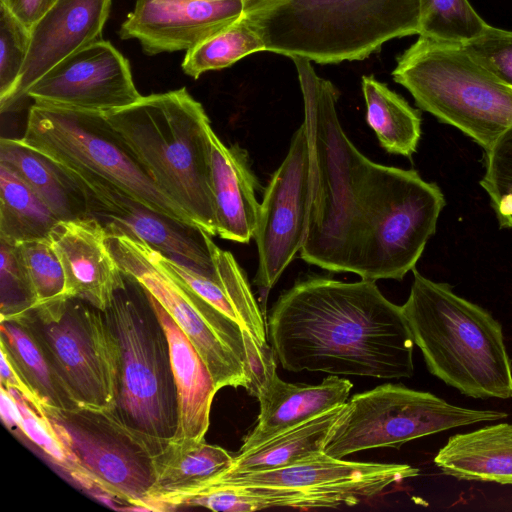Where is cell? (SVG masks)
I'll list each match as a JSON object with an SVG mask.
<instances>
[{"label":"cell","mask_w":512,"mask_h":512,"mask_svg":"<svg viewBox=\"0 0 512 512\" xmlns=\"http://www.w3.org/2000/svg\"><path fill=\"white\" fill-rule=\"evenodd\" d=\"M105 118L158 188L210 236H216L210 120L185 87L142 96Z\"/></svg>","instance_id":"3"},{"label":"cell","mask_w":512,"mask_h":512,"mask_svg":"<svg viewBox=\"0 0 512 512\" xmlns=\"http://www.w3.org/2000/svg\"><path fill=\"white\" fill-rule=\"evenodd\" d=\"M1 315L21 314L34 307V296L18 245L0 239Z\"/></svg>","instance_id":"37"},{"label":"cell","mask_w":512,"mask_h":512,"mask_svg":"<svg viewBox=\"0 0 512 512\" xmlns=\"http://www.w3.org/2000/svg\"><path fill=\"white\" fill-rule=\"evenodd\" d=\"M17 245L33 292V308L69 298L66 295L63 268L49 238Z\"/></svg>","instance_id":"33"},{"label":"cell","mask_w":512,"mask_h":512,"mask_svg":"<svg viewBox=\"0 0 512 512\" xmlns=\"http://www.w3.org/2000/svg\"><path fill=\"white\" fill-rule=\"evenodd\" d=\"M197 1L218 2V1H229V0H197ZM245 1H248V0H245Z\"/></svg>","instance_id":"42"},{"label":"cell","mask_w":512,"mask_h":512,"mask_svg":"<svg viewBox=\"0 0 512 512\" xmlns=\"http://www.w3.org/2000/svg\"><path fill=\"white\" fill-rule=\"evenodd\" d=\"M111 0H57L30 29L28 55L9 100V111L27 97L30 86L57 63L102 39Z\"/></svg>","instance_id":"18"},{"label":"cell","mask_w":512,"mask_h":512,"mask_svg":"<svg viewBox=\"0 0 512 512\" xmlns=\"http://www.w3.org/2000/svg\"><path fill=\"white\" fill-rule=\"evenodd\" d=\"M488 26L468 0H419V36L464 44Z\"/></svg>","instance_id":"32"},{"label":"cell","mask_w":512,"mask_h":512,"mask_svg":"<svg viewBox=\"0 0 512 512\" xmlns=\"http://www.w3.org/2000/svg\"><path fill=\"white\" fill-rule=\"evenodd\" d=\"M106 241L124 276L152 294L189 338L218 391L224 387L249 391L248 344L254 337L160 266L146 243L108 234Z\"/></svg>","instance_id":"9"},{"label":"cell","mask_w":512,"mask_h":512,"mask_svg":"<svg viewBox=\"0 0 512 512\" xmlns=\"http://www.w3.org/2000/svg\"><path fill=\"white\" fill-rule=\"evenodd\" d=\"M435 465L460 480L512 485V424L455 434L438 451Z\"/></svg>","instance_id":"24"},{"label":"cell","mask_w":512,"mask_h":512,"mask_svg":"<svg viewBox=\"0 0 512 512\" xmlns=\"http://www.w3.org/2000/svg\"><path fill=\"white\" fill-rule=\"evenodd\" d=\"M259 51H265V44L244 13L228 27L186 51L182 69L197 79L207 71L229 67Z\"/></svg>","instance_id":"31"},{"label":"cell","mask_w":512,"mask_h":512,"mask_svg":"<svg viewBox=\"0 0 512 512\" xmlns=\"http://www.w3.org/2000/svg\"><path fill=\"white\" fill-rule=\"evenodd\" d=\"M0 332V346L21 371L43 408H79L21 314L1 315Z\"/></svg>","instance_id":"27"},{"label":"cell","mask_w":512,"mask_h":512,"mask_svg":"<svg viewBox=\"0 0 512 512\" xmlns=\"http://www.w3.org/2000/svg\"><path fill=\"white\" fill-rule=\"evenodd\" d=\"M35 104L107 113L133 104L138 92L126 59L103 39L75 51L28 89Z\"/></svg>","instance_id":"15"},{"label":"cell","mask_w":512,"mask_h":512,"mask_svg":"<svg viewBox=\"0 0 512 512\" xmlns=\"http://www.w3.org/2000/svg\"><path fill=\"white\" fill-rule=\"evenodd\" d=\"M209 246L213 267L208 272H199L153 248L151 254L160 266L237 322L260 344H268L265 316L252 292L245 271L232 253L218 247L212 238Z\"/></svg>","instance_id":"21"},{"label":"cell","mask_w":512,"mask_h":512,"mask_svg":"<svg viewBox=\"0 0 512 512\" xmlns=\"http://www.w3.org/2000/svg\"><path fill=\"white\" fill-rule=\"evenodd\" d=\"M418 474L419 470L408 464L348 461L319 452L279 469L255 473L226 469L213 478L233 485L295 490L315 500L320 508H335L357 505Z\"/></svg>","instance_id":"14"},{"label":"cell","mask_w":512,"mask_h":512,"mask_svg":"<svg viewBox=\"0 0 512 512\" xmlns=\"http://www.w3.org/2000/svg\"><path fill=\"white\" fill-rule=\"evenodd\" d=\"M0 163L24 180L60 221L90 217L84 192L71 173L19 138H1Z\"/></svg>","instance_id":"25"},{"label":"cell","mask_w":512,"mask_h":512,"mask_svg":"<svg viewBox=\"0 0 512 512\" xmlns=\"http://www.w3.org/2000/svg\"><path fill=\"white\" fill-rule=\"evenodd\" d=\"M480 185L489 196L500 227L512 229V128L485 150Z\"/></svg>","instance_id":"34"},{"label":"cell","mask_w":512,"mask_h":512,"mask_svg":"<svg viewBox=\"0 0 512 512\" xmlns=\"http://www.w3.org/2000/svg\"><path fill=\"white\" fill-rule=\"evenodd\" d=\"M394 81L416 105L470 137L484 151L512 128V86L459 43L419 36L397 59Z\"/></svg>","instance_id":"6"},{"label":"cell","mask_w":512,"mask_h":512,"mask_svg":"<svg viewBox=\"0 0 512 512\" xmlns=\"http://www.w3.org/2000/svg\"><path fill=\"white\" fill-rule=\"evenodd\" d=\"M361 88L367 124L381 148L390 154L411 158L421 138L420 111L372 75L362 77Z\"/></svg>","instance_id":"28"},{"label":"cell","mask_w":512,"mask_h":512,"mask_svg":"<svg viewBox=\"0 0 512 512\" xmlns=\"http://www.w3.org/2000/svg\"><path fill=\"white\" fill-rule=\"evenodd\" d=\"M106 238L105 229L92 217L58 221L49 235L63 268L67 297L79 298L102 311L126 285Z\"/></svg>","instance_id":"19"},{"label":"cell","mask_w":512,"mask_h":512,"mask_svg":"<svg viewBox=\"0 0 512 512\" xmlns=\"http://www.w3.org/2000/svg\"><path fill=\"white\" fill-rule=\"evenodd\" d=\"M21 315L75 403L84 408L114 410L120 350L104 312L71 297Z\"/></svg>","instance_id":"10"},{"label":"cell","mask_w":512,"mask_h":512,"mask_svg":"<svg viewBox=\"0 0 512 512\" xmlns=\"http://www.w3.org/2000/svg\"><path fill=\"white\" fill-rule=\"evenodd\" d=\"M345 404L317 415L263 444L234 456L230 471L255 473L293 465L304 458L324 452L332 429Z\"/></svg>","instance_id":"26"},{"label":"cell","mask_w":512,"mask_h":512,"mask_svg":"<svg viewBox=\"0 0 512 512\" xmlns=\"http://www.w3.org/2000/svg\"><path fill=\"white\" fill-rule=\"evenodd\" d=\"M127 278V277H126ZM119 345L116 415L129 427L167 441L178 426L169 341L142 286L127 278L103 311Z\"/></svg>","instance_id":"7"},{"label":"cell","mask_w":512,"mask_h":512,"mask_svg":"<svg viewBox=\"0 0 512 512\" xmlns=\"http://www.w3.org/2000/svg\"><path fill=\"white\" fill-rule=\"evenodd\" d=\"M233 459L227 450L205 439L172 438L155 455L156 481L150 492L201 482L228 469Z\"/></svg>","instance_id":"30"},{"label":"cell","mask_w":512,"mask_h":512,"mask_svg":"<svg viewBox=\"0 0 512 512\" xmlns=\"http://www.w3.org/2000/svg\"><path fill=\"white\" fill-rule=\"evenodd\" d=\"M69 172L84 192L89 216L96 219L108 235H124L144 242L162 255L199 272L212 269L209 246L212 236L201 228L159 214L108 184Z\"/></svg>","instance_id":"16"},{"label":"cell","mask_w":512,"mask_h":512,"mask_svg":"<svg viewBox=\"0 0 512 512\" xmlns=\"http://www.w3.org/2000/svg\"><path fill=\"white\" fill-rule=\"evenodd\" d=\"M1 403V417L5 426L12 432L18 435H23L22 431V418L20 410L10 392L1 386L0 392ZM24 436V435H23Z\"/></svg>","instance_id":"41"},{"label":"cell","mask_w":512,"mask_h":512,"mask_svg":"<svg viewBox=\"0 0 512 512\" xmlns=\"http://www.w3.org/2000/svg\"><path fill=\"white\" fill-rule=\"evenodd\" d=\"M266 331L287 371L380 379L414 372L415 343L402 306L375 281L300 279L270 309Z\"/></svg>","instance_id":"1"},{"label":"cell","mask_w":512,"mask_h":512,"mask_svg":"<svg viewBox=\"0 0 512 512\" xmlns=\"http://www.w3.org/2000/svg\"><path fill=\"white\" fill-rule=\"evenodd\" d=\"M19 139L73 173L108 184L159 214L198 227L158 188L103 113L34 103Z\"/></svg>","instance_id":"8"},{"label":"cell","mask_w":512,"mask_h":512,"mask_svg":"<svg viewBox=\"0 0 512 512\" xmlns=\"http://www.w3.org/2000/svg\"><path fill=\"white\" fill-rule=\"evenodd\" d=\"M144 290L169 341L178 399V426L174 438L202 440L209 428L211 405L218 389L189 338L157 299Z\"/></svg>","instance_id":"23"},{"label":"cell","mask_w":512,"mask_h":512,"mask_svg":"<svg viewBox=\"0 0 512 512\" xmlns=\"http://www.w3.org/2000/svg\"><path fill=\"white\" fill-rule=\"evenodd\" d=\"M58 221L41 197L0 163V239L14 245L47 239Z\"/></svg>","instance_id":"29"},{"label":"cell","mask_w":512,"mask_h":512,"mask_svg":"<svg viewBox=\"0 0 512 512\" xmlns=\"http://www.w3.org/2000/svg\"><path fill=\"white\" fill-rule=\"evenodd\" d=\"M245 0H137L119 29L121 39H136L149 55L190 50L238 20Z\"/></svg>","instance_id":"17"},{"label":"cell","mask_w":512,"mask_h":512,"mask_svg":"<svg viewBox=\"0 0 512 512\" xmlns=\"http://www.w3.org/2000/svg\"><path fill=\"white\" fill-rule=\"evenodd\" d=\"M95 495L104 493L142 510L156 476L155 455L166 441L126 425L113 410L43 408ZM168 441V440H167Z\"/></svg>","instance_id":"11"},{"label":"cell","mask_w":512,"mask_h":512,"mask_svg":"<svg viewBox=\"0 0 512 512\" xmlns=\"http://www.w3.org/2000/svg\"><path fill=\"white\" fill-rule=\"evenodd\" d=\"M57 0H0L27 28L45 14Z\"/></svg>","instance_id":"40"},{"label":"cell","mask_w":512,"mask_h":512,"mask_svg":"<svg viewBox=\"0 0 512 512\" xmlns=\"http://www.w3.org/2000/svg\"><path fill=\"white\" fill-rule=\"evenodd\" d=\"M462 45L475 61L512 86V30L489 25Z\"/></svg>","instance_id":"38"},{"label":"cell","mask_w":512,"mask_h":512,"mask_svg":"<svg viewBox=\"0 0 512 512\" xmlns=\"http://www.w3.org/2000/svg\"><path fill=\"white\" fill-rule=\"evenodd\" d=\"M211 184L217 235L225 240L249 243L257 227L259 182L249 155L238 144L226 146L210 132Z\"/></svg>","instance_id":"22"},{"label":"cell","mask_w":512,"mask_h":512,"mask_svg":"<svg viewBox=\"0 0 512 512\" xmlns=\"http://www.w3.org/2000/svg\"><path fill=\"white\" fill-rule=\"evenodd\" d=\"M30 46V29L0 3V107L13 94Z\"/></svg>","instance_id":"36"},{"label":"cell","mask_w":512,"mask_h":512,"mask_svg":"<svg viewBox=\"0 0 512 512\" xmlns=\"http://www.w3.org/2000/svg\"><path fill=\"white\" fill-rule=\"evenodd\" d=\"M495 410L452 405L432 393L384 384L355 394L332 429L324 453H353L401 445L448 429L506 418Z\"/></svg>","instance_id":"12"},{"label":"cell","mask_w":512,"mask_h":512,"mask_svg":"<svg viewBox=\"0 0 512 512\" xmlns=\"http://www.w3.org/2000/svg\"><path fill=\"white\" fill-rule=\"evenodd\" d=\"M0 371L1 386L18 391L39 412H44L40 399L3 347H1Z\"/></svg>","instance_id":"39"},{"label":"cell","mask_w":512,"mask_h":512,"mask_svg":"<svg viewBox=\"0 0 512 512\" xmlns=\"http://www.w3.org/2000/svg\"><path fill=\"white\" fill-rule=\"evenodd\" d=\"M265 51L319 64L362 60L418 34L419 0H249Z\"/></svg>","instance_id":"5"},{"label":"cell","mask_w":512,"mask_h":512,"mask_svg":"<svg viewBox=\"0 0 512 512\" xmlns=\"http://www.w3.org/2000/svg\"><path fill=\"white\" fill-rule=\"evenodd\" d=\"M292 60L303 98L310 158L308 215L299 256L330 272L357 274L396 167L375 163L355 147L338 118V90L315 72L308 59Z\"/></svg>","instance_id":"2"},{"label":"cell","mask_w":512,"mask_h":512,"mask_svg":"<svg viewBox=\"0 0 512 512\" xmlns=\"http://www.w3.org/2000/svg\"><path fill=\"white\" fill-rule=\"evenodd\" d=\"M13 396L22 418L23 435L34 443L61 470L83 488L87 484L79 467L65 449L49 418L39 412L18 391L6 388Z\"/></svg>","instance_id":"35"},{"label":"cell","mask_w":512,"mask_h":512,"mask_svg":"<svg viewBox=\"0 0 512 512\" xmlns=\"http://www.w3.org/2000/svg\"><path fill=\"white\" fill-rule=\"evenodd\" d=\"M401 305L431 374L473 398L512 397V364L501 324L480 307L415 268Z\"/></svg>","instance_id":"4"},{"label":"cell","mask_w":512,"mask_h":512,"mask_svg":"<svg viewBox=\"0 0 512 512\" xmlns=\"http://www.w3.org/2000/svg\"><path fill=\"white\" fill-rule=\"evenodd\" d=\"M353 384L331 375L318 384H295L280 379L270 370L259 386L260 412L253 429L246 435L239 452L253 449L278 434L317 415L345 404Z\"/></svg>","instance_id":"20"},{"label":"cell","mask_w":512,"mask_h":512,"mask_svg":"<svg viewBox=\"0 0 512 512\" xmlns=\"http://www.w3.org/2000/svg\"><path fill=\"white\" fill-rule=\"evenodd\" d=\"M309 185V147L302 123L264 190L253 237L258 252L253 284L264 308L270 290L301 249L308 215Z\"/></svg>","instance_id":"13"}]
</instances>
